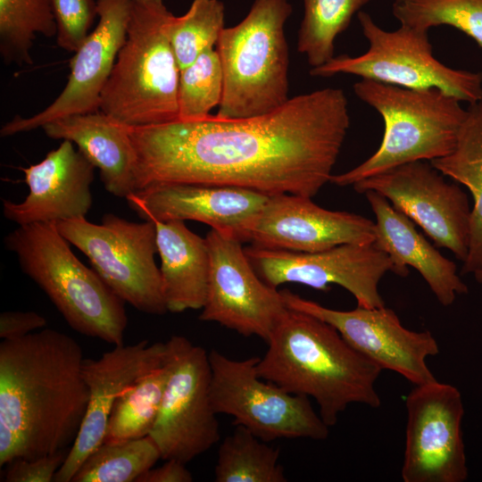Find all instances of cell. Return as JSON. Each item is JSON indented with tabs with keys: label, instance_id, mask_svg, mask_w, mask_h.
Returning a JSON list of instances; mask_svg holds the SVG:
<instances>
[{
	"label": "cell",
	"instance_id": "6da1fadb",
	"mask_svg": "<svg viewBox=\"0 0 482 482\" xmlns=\"http://www.w3.org/2000/svg\"><path fill=\"white\" fill-rule=\"evenodd\" d=\"M349 126L344 90L325 87L261 116L129 127L135 192L189 183L312 198L330 181Z\"/></svg>",
	"mask_w": 482,
	"mask_h": 482
},
{
	"label": "cell",
	"instance_id": "7a4b0ae2",
	"mask_svg": "<svg viewBox=\"0 0 482 482\" xmlns=\"http://www.w3.org/2000/svg\"><path fill=\"white\" fill-rule=\"evenodd\" d=\"M83 350L43 328L0 344V466L67 452L88 404Z\"/></svg>",
	"mask_w": 482,
	"mask_h": 482
},
{
	"label": "cell",
	"instance_id": "3957f363",
	"mask_svg": "<svg viewBox=\"0 0 482 482\" xmlns=\"http://www.w3.org/2000/svg\"><path fill=\"white\" fill-rule=\"evenodd\" d=\"M267 344L258 375L291 394L313 398L327 426H334L352 403L380 406L375 385L383 370L324 320L288 308Z\"/></svg>",
	"mask_w": 482,
	"mask_h": 482
},
{
	"label": "cell",
	"instance_id": "277c9868",
	"mask_svg": "<svg viewBox=\"0 0 482 482\" xmlns=\"http://www.w3.org/2000/svg\"><path fill=\"white\" fill-rule=\"evenodd\" d=\"M164 0H132L127 37L102 91L99 110L131 128L179 120V69Z\"/></svg>",
	"mask_w": 482,
	"mask_h": 482
},
{
	"label": "cell",
	"instance_id": "5b68a950",
	"mask_svg": "<svg viewBox=\"0 0 482 482\" xmlns=\"http://www.w3.org/2000/svg\"><path fill=\"white\" fill-rule=\"evenodd\" d=\"M21 270L49 297L70 327L107 344H124V302L72 253L54 222L19 226L4 237Z\"/></svg>",
	"mask_w": 482,
	"mask_h": 482
},
{
	"label": "cell",
	"instance_id": "8992f818",
	"mask_svg": "<svg viewBox=\"0 0 482 482\" xmlns=\"http://www.w3.org/2000/svg\"><path fill=\"white\" fill-rule=\"evenodd\" d=\"M353 91L381 115L384 134L370 158L332 175L333 184L353 186L404 163L445 157L455 149L467 116L457 98L437 88L413 89L365 79L353 85Z\"/></svg>",
	"mask_w": 482,
	"mask_h": 482
},
{
	"label": "cell",
	"instance_id": "52a82bcc",
	"mask_svg": "<svg viewBox=\"0 0 482 482\" xmlns=\"http://www.w3.org/2000/svg\"><path fill=\"white\" fill-rule=\"evenodd\" d=\"M291 13L287 0H254L239 23L223 29L215 46L224 77L218 117L261 116L289 100L285 25Z\"/></svg>",
	"mask_w": 482,
	"mask_h": 482
},
{
	"label": "cell",
	"instance_id": "ba28073f",
	"mask_svg": "<svg viewBox=\"0 0 482 482\" xmlns=\"http://www.w3.org/2000/svg\"><path fill=\"white\" fill-rule=\"evenodd\" d=\"M357 17L369 42L367 52L355 57H334L321 66L311 68V76L342 73L413 89L437 88L470 104L482 97V72L453 69L436 59L428 31L404 25L386 31L363 11Z\"/></svg>",
	"mask_w": 482,
	"mask_h": 482
},
{
	"label": "cell",
	"instance_id": "9c48e42d",
	"mask_svg": "<svg viewBox=\"0 0 482 482\" xmlns=\"http://www.w3.org/2000/svg\"><path fill=\"white\" fill-rule=\"evenodd\" d=\"M55 225L124 303L147 314L168 312L161 271L154 260L158 252L154 221L132 222L106 213L100 224L79 218Z\"/></svg>",
	"mask_w": 482,
	"mask_h": 482
},
{
	"label": "cell",
	"instance_id": "30bf717a",
	"mask_svg": "<svg viewBox=\"0 0 482 482\" xmlns=\"http://www.w3.org/2000/svg\"><path fill=\"white\" fill-rule=\"evenodd\" d=\"M210 396L217 414L234 418V425L249 429L264 442L280 438L323 440L329 427L312 406L309 397L294 395L262 378L259 357L233 360L217 350L208 353Z\"/></svg>",
	"mask_w": 482,
	"mask_h": 482
},
{
	"label": "cell",
	"instance_id": "8fae6325",
	"mask_svg": "<svg viewBox=\"0 0 482 482\" xmlns=\"http://www.w3.org/2000/svg\"><path fill=\"white\" fill-rule=\"evenodd\" d=\"M169 377L150 436L162 460L185 464L220 440V426L210 396L208 353L184 336L166 342Z\"/></svg>",
	"mask_w": 482,
	"mask_h": 482
},
{
	"label": "cell",
	"instance_id": "7c38bea8",
	"mask_svg": "<svg viewBox=\"0 0 482 482\" xmlns=\"http://www.w3.org/2000/svg\"><path fill=\"white\" fill-rule=\"evenodd\" d=\"M403 482H463L468 478L461 392L437 380L416 385L405 400Z\"/></svg>",
	"mask_w": 482,
	"mask_h": 482
},
{
	"label": "cell",
	"instance_id": "4fadbf2b",
	"mask_svg": "<svg viewBox=\"0 0 482 482\" xmlns=\"http://www.w3.org/2000/svg\"><path fill=\"white\" fill-rule=\"evenodd\" d=\"M205 240L211 265L206 301L199 320L267 342L288 311L281 291L259 277L243 242L236 236L212 229Z\"/></svg>",
	"mask_w": 482,
	"mask_h": 482
},
{
	"label": "cell",
	"instance_id": "5bb4252c",
	"mask_svg": "<svg viewBox=\"0 0 482 482\" xmlns=\"http://www.w3.org/2000/svg\"><path fill=\"white\" fill-rule=\"evenodd\" d=\"M427 161L404 163L364 179L358 193L372 190L419 225L437 247L450 250L465 262L470 246L472 207L467 194L446 181Z\"/></svg>",
	"mask_w": 482,
	"mask_h": 482
},
{
	"label": "cell",
	"instance_id": "9a60e30c",
	"mask_svg": "<svg viewBox=\"0 0 482 482\" xmlns=\"http://www.w3.org/2000/svg\"><path fill=\"white\" fill-rule=\"evenodd\" d=\"M259 277L277 288L286 283L309 286L328 291L337 285L351 293L357 306H385L378 284L388 272L395 273L389 256L371 244H345L315 253L267 249L255 245L245 248Z\"/></svg>",
	"mask_w": 482,
	"mask_h": 482
},
{
	"label": "cell",
	"instance_id": "2e32d148",
	"mask_svg": "<svg viewBox=\"0 0 482 482\" xmlns=\"http://www.w3.org/2000/svg\"><path fill=\"white\" fill-rule=\"evenodd\" d=\"M289 309L313 315L334 327L357 352L382 370L395 371L414 386L436 380L427 359L439 353L429 331H413L401 323L386 306L351 311L325 307L285 289L281 291Z\"/></svg>",
	"mask_w": 482,
	"mask_h": 482
},
{
	"label": "cell",
	"instance_id": "e0dca14e",
	"mask_svg": "<svg viewBox=\"0 0 482 482\" xmlns=\"http://www.w3.org/2000/svg\"><path fill=\"white\" fill-rule=\"evenodd\" d=\"M98 22L70 61L66 86L41 112L16 116L3 125L1 137L28 132L56 119L99 111L102 91L126 37L132 0H96Z\"/></svg>",
	"mask_w": 482,
	"mask_h": 482
},
{
	"label": "cell",
	"instance_id": "ac0fdd59",
	"mask_svg": "<svg viewBox=\"0 0 482 482\" xmlns=\"http://www.w3.org/2000/svg\"><path fill=\"white\" fill-rule=\"evenodd\" d=\"M375 222L359 214L329 211L311 197L279 194L267 202L248 227L245 242L267 249L315 253L345 244H371Z\"/></svg>",
	"mask_w": 482,
	"mask_h": 482
},
{
	"label": "cell",
	"instance_id": "d6986e66",
	"mask_svg": "<svg viewBox=\"0 0 482 482\" xmlns=\"http://www.w3.org/2000/svg\"><path fill=\"white\" fill-rule=\"evenodd\" d=\"M166 342L114 345L96 360L84 359L82 377L88 390V404L79 433L54 482H71L84 460L103 442L108 419L117 398L149 373L165 364Z\"/></svg>",
	"mask_w": 482,
	"mask_h": 482
},
{
	"label": "cell",
	"instance_id": "ffe728a7",
	"mask_svg": "<svg viewBox=\"0 0 482 482\" xmlns=\"http://www.w3.org/2000/svg\"><path fill=\"white\" fill-rule=\"evenodd\" d=\"M269 195L238 187L177 183L150 187L126 201L144 220H195L245 242L246 230Z\"/></svg>",
	"mask_w": 482,
	"mask_h": 482
},
{
	"label": "cell",
	"instance_id": "44dd1931",
	"mask_svg": "<svg viewBox=\"0 0 482 482\" xmlns=\"http://www.w3.org/2000/svg\"><path fill=\"white\" fill-rule=\"evenodd\" d=\"M95 166L70 140L23 168L29 192L21 203L3 200L4 216L19 226L86 218L92 206Z\"/></svg>",
	"mask_w": 482,
	"mask_h": 482
},
{
	"label": "cell",
	"instance_id": "7402d4cb",
	"mask_svg": "<svg viewBox=\"0 0 482 482\" xmlns=\"http://www.w3.org/2000/svg\"><path fill=\"white\" fill-rule=\"evenodd\" d=\"M364 194L376 218L373 244L392 260L396 275L406 277L408 267H412L444 306L451 305L458 295L468 293L455 263L443 256L410 218L376 191Z\"/></svg>",
	"mask_w": 482,
	"mask_h": 482
},
{
	"label": "cell",
	"instance_id": "603a6c76",
	"mask_svg": "<svg viewBox=\"0 0 482 482\" xmlns=\"http://www.w3.org/2000/svg\"><path fill=\"white\" fill-rule=\"evenodd\" d=\"M54 139L70 140L100 171L105 189L127 198L135 192V151L129 127L103 112L74 114L47 122L42 127Z\"/></svg>",
	"mask_w": 482,
	"mask_h": 482
},
{
	"label": "cell",
	"instance_id": "cb8c5ba5",
	"mask_svg": "<svg viewBox=\"0 0 482 482\" xmlns=\"http://www.w3.org/2000/svg\"><path fill=\"white\" fill-rule=\"evenodd\" d=\"M154 223L168 312L179 313L203 309L211 265L205 238L189 230L183 220Z\"/></svg>",
	"mask_w": 482,
	"mask_h": 482
},
{
	"label": "cell",
	"instance_id": "d4e9b609",
	"mask_svg": "<svg viewBox=\"0 0 482 482\" xmlns=\"http://www.w3.org/2000/svg\"><path fill=\"white\" fill-rule=\"evenodd\" d=\"M430 162L472 195L469 253L461 273H474L482 268V97L470 104L453 152Z\"/></svg>",
	"mask_w": 482,
	"mask_h": 482
},
{
	"label": "cell",
	"instance_id": "484cf974",
	"mask_svg": "<svg viewBox=\"0 0 482 482\" xmlns=\"http://www.w3.org/2000/svg\"><path fill=\"white\" fill-rule=\"evenodd\" d=\"M216 482H286L279 450L237 425L221 442L214 470Z\"/></svg>",
	"mask_w": 482,
	"mask_h": 482
},
{
	"label": "cell",
	"instance_id": "4316f807",
	"mask_svg": "<svg viewBox=\"0 0 482 482\" xmlns=\"http://www.w3.org/2000/svg\"><path fill=\"white\" fill-rule=\"evenodd\" d=\"M169 377L165 364L123 392L110 413L104 442L116 443L150 435Z\"/></svg>",
	"mask_w": 482,
	"mask_h": 482
},
{
	"label": "cell",
	"instance_id": "83f0119b",
	"mask_svg": "<svg viewBox=\"0 0 482 482\" xmlns=\"http://www.w3.org/2000/svg\"><path fill=\"white\" fill-rule=\"evenodd\" d=\"M57 34L51 0H0V54L6 63L31 64L36 34Z\"/></svg>",
	"mask_w": 482,
	"mask_h": 482
},
{
	"label": "cell",
	"instance_id": "f1b7e54d",
	"mask_svg": "<svg viewBox=\"0 0 482 482\" xmlns=\"http://www.w3.org/2000/svg\"><path fill=\"white\" fill-rule=\"evenodd\" d=\"M370 0H303V17L297 35V50L312 68L334 56L337 37L350 25L353 16Z\"/></svg>",
	"mask_w": 482,
	"mask_h": 482
},
{
	"label": "cell",
	"instance_id": "f546056e",
	"mask_svg": "<svg viewBox=\"0 0 482 482\" xmlns=\"http://www.w3.org/2000/svg\"><path fill=\"white\" fill-rule=\"evenodd\" d=\"M160 459V450L149 435L122 442H103L84 460L71 482H136Z\"/></svg>",
	"mask_w": 482,
	"mask_h": 482
},
{
	"label": "cell",
	"instance_id": "4dcf8cb0",
	"mask_svg": "<svg viewBox=\"0 0 482 482\" xmlns=\"http://www.w3.org/2000/svg\"><path fill=\"white\" fill-rule=\"evenodd\" d=\"M225 7L220 0H193L181 16H173L170 39L179 71L213 48L225 28Z\"/></svg>",
	"mask_w": 482,
	"mask_h": 482
},
{
	"label": "cell",
	"instance_id": "1f68e13d",
	"mask_svg": "<svg viewBox=\"0 0 482 482\" xmlns=\"http://www.w3.org/2000/svg\"><path fill=\"white\" fill-rule=\"evenodd\" d=\"M392 12L401 25L418 29L454 27L482 49V0H395Z\"/></svg>",
	"mask_w": 482,
	"mask_h": 482
},
{
	"label": "cell",
	"instance_id": "d6a6232c",
	"mask_svg": "<svg viewBox=\"0 0 482 482\" xmlns=\"http://www.w3.org/2000/svg\"><path fill=\"white\" fill-rule=\"evenodd\" d=\"M223 87L220 56L216 49H208L179 71V120H196L209 116L211 110L221 102Z\"/></svg>",
	"mask_w": 482,
	"mask_h": 482
},
{
	"label": "cell",
	"instance_id": "836d02e7",
	"mask_svg": "<svg viewBox=\"0 0 482 482\" xmlns=\"http://www.w3.org/2000/svg\"><path fill=\"white\" fill-rule=\"evenodd\" d=\"M58 46L76 52L89 35L97 13L96 0H51Z\"/></svg>",
	"mask_w": 482,
	"mask_h": 482
},
{
	"label": "cell",
	"instance_id": "e575fe53",
	"mask_svg": "<svg viewBox=\"0 0 482 482\" xmlns=\"http://www.w3.org/2000/svg\"><path fill=\"white\" fill-rule=\"evenodd\" d=\"M68 452H60L36 459L17 458L5 466V482H51Z\"/></svg>",
	"mask_w": 482,
	"mask_h": 482
},
{
	"label": "cell",
	"instance_id": "d590c367",
	"mask_svg": "<svg viewBox=\"0 0 482 482\" xmlns=\"http://www.w3.org/2000/svg\"><path fill=\"white\" fill-rule=\"evenodd\" d=\"M46 325L45 317L35 312H3L0 314V337L3 340L19 338Z\"/></svg>",
	"mask_w": 482,
	"mask_h": 482
},
{
	"label": "cell",
	"instance_id": "8d00e7d4",
	"mask_svg": "<svg viewBox=\"0 0 482 482\" xmlns=\"http://www.w3.org/2000/svg\"><path fill=\"white\" fill-rule=\"evenodd\" d=\"M193 476L186 464L174 459L158 468H151L143 473L136 482H191Z\"/></svg>",
	"mask_w": 482,
	"mask_h": 482
},
{
	"label": "cell",
	"instance_id": "74e56055",
	"mask_svg": "<svg viewBox=\"0 0 482 482\" xmlns=\"http://www.w3.org/2000/svg\"><path fill=\"white\" fill-rule=\"evenodd\" d=\"M474 278L476 279V281L479 284H482V268H480L479 270H476L474 273Z\"/></svg>",
	"mask_w": 482,
	"mask_h": 482
}]
</instances>
